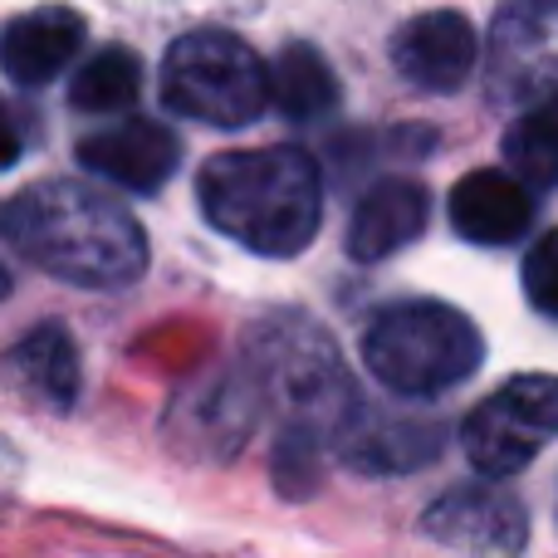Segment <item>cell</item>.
I'll list each match as a JSON object with an SVG mask.
<instances>
[{"label": "cell", "mask_w": 558, "mask_h": 558, "mask_svg": "<svg viewBox=\"0 0 558 558\" xmlns=\"http://www.w3.org/2000/svg\"><path fill=\"white\" fill-rule=\"evenodd\" d=\"M5 235L35 270L78 289H118L147 270V235L118 196L49 177L5 206Z\"/></svg>", "instance_id": "1"}, {"label": "cell", "mask_w": 558, "mask_h": 558, "mask_svg": "<svg viewBox=\"0 0 558 558\" xmlns=\"http://www.w3.org/2000/svg\"><path fill=\"white\" fill-rule=\"evenodd\" d=\"M202 216L251 255L289 260L318 235L324 186L304 147H245L216 153L196 177Z\"/></svg>", "instance_id": "2"}, {"label": "cell", "mask_w": 558, "mask_h": 558, "mask_svg": "<svg viewBox=\"0 0 558 558\" xmlns=\"http://www.w3.org/2000/svg\"><path fill=\"white\" fill-rule=\"evenodd\" d=\"M255 383L265 392V407H279L284 416V441H279V481L289 490V475H314L318 446H338L343 426L357 416L353 377L338 363V348L328 343L324 328L304 318H270L245 343Z\"/></svg>", "instance_id": "3"}, {"label": "cell", "mask_w": 558, "mask_h": 558, "mask_svg": "<svg viewBox=\"0 0 558 558\" xmlns=\"http://www.w3.org/2000/svg\"><path fill=\"white\" fill-rule=\"evenodd\" d=\"M485 338L441 299H407L367 324L363 363L397 397H441L481 367Z\"/></svg>", "instance_id": "4"}, {"label": "cell", "mask_w": 558, "mask_h": 558, "mask_svg": "<svg viewBox=\"0 0 558 558\" xmlns=\"http://www.w3.org/2000/svg\"><path fill=\"white\" fill-rule=\"evenodd\" d=\"M162 104L177 118L245 128L270 104V69L231 29H186L162 59Z\"/></svg>", "instance_id": "5"}, {"label": "cell", "mask_w": 558, "mask_h": 558, "mask_svg": "<svg viewBox=\"0 0 558 558\" xmlns=\"http://www.w3.org/2000/svg\"><path fill=\"white\" fill-rule=\"evenodd\" d=\"M558 436V377L524 373L490 392L461 426V446L485 481H510Z\"/></svg>", "instance_id": "6"}, {"label": "cell", "mask_w": 558, "mask_h": 558, "mask_svg": "<svg viewBox=\"0 0 558 558\" xmlns=\"http://www.w3.org/2000/svg\"><path fill=\"white\" fill-rule=\"evenodd\" d=\"M485 94L514 113L558 104V5L520 0L495 15L485 35Z\"/></svg>", "instance_id": "7"}, {"label": "cell", "mask_w": 558, "mask_h": 558, "mask_svg": "<svg viewBox=\"0 0 558 558\" xmlns=\"http://www.w3.org/2000/svg\"><path fill=\"white\" fill-rule=\"evenodd\" d=\"M260 412H265L260 383H255L251 363L235 357V367H216V373H206L202 383L177 397L172 416H167V436L186 456L226 461L231 451H241V441L260 422Z\"/></svg>", "instance_id": "8"}, {"label": "cell", "mask_w": 558, "mask_h": 558, "mask_svg": "<svg viewBox=\"0 0 558 558\" xmlns=\"http://www.w3.org/2000/svg\"><path fill=\"white\" fill-rule=\"evenodd\" d=\"M422 530L465 558H520L530 544V514L495 481H461L426 505Z\"/></svg>", "instance_id": "9"}, {"label": "cell", "mask_w": 558, "mask_h": 558, "mask_svg": "<svg viewBox=\"0 0 558 558\" xmlns=\"http://www.w3.org/2000/svg\"><path fill=\"white\" fill-rule=\"evenodd\" d=\"M74 157L84 172L104 177L108 186L153 196L172 182L177 162H182V143H177V133L167 123H157V118H123V123H108V128H98V133L78 137Z\"/></svg>", "instance_id": "10"}, {"label": "cell", "mask_w": 558, "mask_h": 558, "mask_svg": "<svg viewBox=\"0 0 558 558\" xmlns=\"http://www.w3.org/2000/svg\"><path fill=\"white\" fill-rule=\"evenodd\" d=\"M481 35L461 10H426L392 35V69L422 94H456L475 74Z\"/></svg>", "instance_id": "11"}, {"label": "cell", "mask_w": 558, "mask_h": 558, "mask_svg": "<svg viewBox=\"0 0 558 558\" xmlns=\"http://www.w3.org/2000/svg\"><path fill=\"white\" fill-rule=\"evenodd\" d=\"M426 216H432V196H426L422 182L383 177L357 196L353 216H348V255L363 265L387 260L426 231Z\"/></svg>", "instance_id": "12"}, {"label": "cell", "mask_w": 558, "mask_h": 558, "mask_svg": "<svg viewBox=\"0 0 558 558\" xmlns=\"http://www.w3.org/2000/svg\"><path fill=\"white\" fill-rule=\"evenodd\" d=\"M441 426L416 422V416H387L373 407H357V416L343 426L333 451L343 461H353L367 475H402L426 465L432 456H441Z\"/></svg>", "instance_id": "13"}, {"label": "cell", "mask_w": 558, "mask_h": 558, "mask_svg": "<svg viewBox=\"0 0 558 558\" xmlns=\"http://www.w3.org/2000/svg\"><path fill=\"white\" fill-rule=\"evenodd\" d=\"M451 226L471 245H510L534 226V196L510 172H471L451 192Z\"/></svg>", "instance_id": "14"}, {"label": "cell", "mask_w": 558, "mask_h": 558, "mask_svg": "<svg viewBox=\"0 0 558 558\" xmlns=\"http://www.w3.org/2000/svg\"><path fill=\"white\" fill-rule=\"evenodd\" d=\"M84 15L64 5L49 10H29V15L10 20L5 45H0V64H5V78L20 88H45L54 74H64L69 59L84 45Z\"/></svg>", "instance_id": "15"}, {"label": "cell", "mask_w": 558, "mask_h": 558, "mask_svg": "<svg viewBox=\"0 0 558 558\" xmlns=\"http://www.w3.org/2000/svg\"><path fill=\"white\" fill-rule=\"evenodd\" d=\"M10 377L49 412L78 402V348L59 324H39L10 348Z\"/></svg>", "instance_id": "16"}, {"label": "cell", "mask_w": 558, "mask_h": 558, "mask_svg": "<svg viewBox=\"0 0 558 558\" xmlns=\"http://www.w3.org/2000/svg\"><path fill=\"white\" fill-rule=\"evenodd\" d=\"M270 104L289 123H308L338 108V74L314 45L289 39L270 64Z\"/></svg>", "instance_id": "17"}, {"label": "cell", "mask_w": 558, "mask_h": 558, "mask_svg": "<svg viewBox=\"0 0 558 558\" xmlns=\"http://www.w3.org/2000/svg\"><path fill=\"white\" fill-rule=\"evenodd\" d=\"M137 94H143V59L133 54V49H98L94 59H84L74 74V84H69V104L78 108V113H123V108L137 104Z\"/></svg>", "instance_id": "18"}, {"label": "cell", "mask_w": 558, "mask_h": 558, "mask_svg": "<svg viewBox=\"0 0 558 558\" xmlns=\"http://www.w3.org/2000/svg\"><path fill=\"white\" fill-rule=\"evenodd\" d=\"M500 153L510 162V177L524 182L530 192L558 186V104H539L514 118Z\"/></svg>", "instance_id": "19"}, {"label": "cell", "mask_w": 558, "mask_h": 558, "mask_svg": "<svg viewBox=\"0 0 558 558\" xmlns=\"http://www.w3.org/2000/svg\"><path fill=\"white\" fill-rule=\"evenodd\" d=\"M524 299L539 308L544 318H558V231L539 235L524 255Z\"/></svg>", "instance_id": "20"}]
</instances>
